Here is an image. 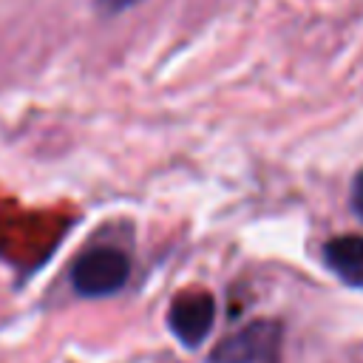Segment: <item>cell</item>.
<instances>
[{"mask_svg":"<svg viewBox=\"0 0 363 363\" xmlns=\"http://www.w3.org/2000/svg\"><path fill=\"white\" fill-rule=\"evenodd\" d=\"M352 207H354L357 218L363 221V167L357 170V176H354V182H352Z\"/></svg>","mask_w":363,"mask_h":363,"instance_id":"cell-5","label":"cell"},{"mask_svg":"<svg viewBox=\"0 0 363 363\" xmlns=\"http://www.w3.org/2000/svg\"><path fill=\"white\" fill-rule=\"evenodd\" d=\"M130 261L116 247H94L82 252L71 267V284L85 298H102L125 286Z\"/></svg>","mask_w":363,"mask_h":363,"instance_id":"cell-1","label":"cell"},{"mask_svg":"<svg viewBox=\"0 0 363 363\" xmlns=\"http://www.w3.org/2000/svg\"><path fill=\"white\" fill-rule=\"evenodd\" d=\"M281 326L275 320H252L227 335L210 354V363H264L278 352Z\"/></svg>","mask_w":363,"mask_h":363,"instance_id":"cell-2","label":"cell"},{"mask_svg":"<svg viewBox=\"0 0 363 363\" xmlns=\"http://www.w3.org/2000/svg\"><path fill=\"white\" fill-rule=\"evenodd\" d=\"M136 0H99V9L105 11H122L125 6H133Z\"/></svg>","mask_w":363,"mask_h":363,"instance_id":"cell-6","label":"cell"},{"mask_svg":"<svg viewBox=\"0 0 363 363\" xmlns=\"http://www.w3.org/2000/svg\"><path fill=\"white\" fill-rule=\"evenodd\" d=\"M326 267L349 286H363V235H337L323 247Z\"/></svg>","mask_w":363,"mask_h":363,"instance_id":"cell-4","label":"cell"},{"mask_svg":"<svg viewBox=\"0 0 363 363\" xmlns=\"http://www.w3.org/2000/svg\"><path fill=\"white\" fill-rule=\"evenodd\" d=\"M216 320V301L207 292H184L173 301L167 323L173 329V335L187 346L196 349L213 329Z\"/></svg>","mask_w":363,"mask_h":363,"instance_id":"cell-3","label":"cell"}]
</instances>
